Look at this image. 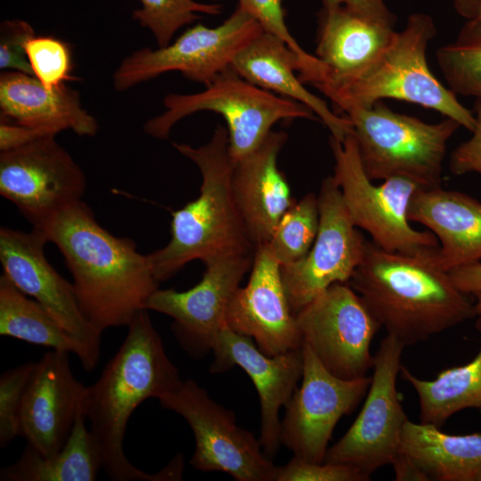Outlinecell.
<instances>
[{"label":"cell","instance_id":"cell-1","mask_svg":"<svg viewBox=\"0 0 481 481\" xmlns=\"http://www.w3.org/2000/svg\"><path fill=\"white\" fill-rule=\"evenodd\" d=\"M127 334L99 379L86 387L82 406L99 447L102 469L114 481L182 480L183 461L179 455L161 470L151 474L126 458L123 442L128 420L146 399L175 390L182 379L168 358L148 310L136 314Z\"/></svg>","mask_w":481,"mask_h":481},{"label":"cell","instance_id":"cell-2","mask_svg":"<svg viewBox=\"0 0 481 481\" xmlns=\"http://www.w3.org/2000/svg\"><path fill=\"white\" fill-rule=\"evenodd\" d=\"M39 230L62 254L84 314L102 331L127 326L159 289L147 255L102 227L83 200Z\"/></svg>","mask_w":481,"mask_h":481},{"label":"cell","instance_id":"cell-3","mask_svg":"<svg viewBox=\"0 0 481 481\" xmlns=\"http://www.w3.org/2000/svg\"><path fill=\"white\" fill-rule=\"evenodd\" d=\"M434 253L388 252L367 240L349 281L387 335L405 346L477 316L474 304L436 265Z\"/></svg>","mask_w":481,"mask_h":481},{"label":"cell","instance_id":"cell-4","mask_svg":"<svg viewBox=\"0 0 481 481\" xmlns=\"http://www.w3.org/2000/svg\"><path fill=\"white\" fill-rule=\"evenodd\" d=\"M173 146L199 167L201 185L195 200L172 212L167 244L147 255L159 283L195 259L204 263L256 250L234 200L235 163L229 151L227 128L217 125L211 139L199 147L178 143Z\"/></svg>","mask_w":481,"mask_h":481},{"label":"cell","instance_id":"cell-5","mask_svg":"<svg viewBox=\"0 0 481 481\" xmlns=\"http://www.w3.org/2000/svg\"><path fill=\"white\" fill-rule=\"evenodd\" d=\"M436 33L429 15L413 13L405 27L395 31L381 55L363 72L317 88L342 112L352 106L367 107L383 99H396L434 110L472 132L474 113L428 68L427 48Z\"/></svg>","mask_w":481,"mask_h":481},{"label":"cell","instance_id":"cell-6","mask_svg":"<svg viewBox=\"0 0 481 481\" xmlns=\"http://www.w3.org/2000/svg\"><path fill=\"white\" fill-rule=\"evenodd\" d=\"M363 168L371 181L403 177L420 187H441L447 143L461 125L452 118L428 124L393 111L381 101L345 110Z\"/></svg>","mask_w":481,"mask_h":481},{"label":"cell","instance_id":"cell-7","mask_svg":"<svg viewBox=\"0 0 481 481\" xmlns=\"http://www.w3.org/2000/svg\"><path fill=\"white\" fill-rule=\"evenodd\" d=\"M163 105L165 111L144 124L147 135L165 140L181 119L196 112L212 111L225 120L229 151L234 163L256 150L278 121L315 117L305 104L249 82L232 66L219 73L203 91L168 94Z\"/></svg>","mask_w":481,"mask_h":481},{"label":"cell","instance_id":"cell-8","mask_svg":"<svg viewBox=\"0 0 481 481\" xmlns=\"http://www.w3.org/2000/svg\"><path fill=\"white\" fill-rule=\"evenodd\" d=\"M334 158V175L352 222L367 232L380 249L410 256H424L439 248L430 231H419L410 224L408 208L416 192L421 188L403 177L373 183L361 164L357 143L353 132L343 142L330 136Z\"/></svg>","mask_w":481,"mask_h":481},{"label":"cell","instance_id":"cell-9","mask_svg":"<svg viewBox=\"0 0 481 481\" xmlns=\"http://www.w3.org/2000/svg\"><path fill=\"white\" fill-rule=\"evenodd\" d=\"M263 28L242 6L220 25L196 24L164 47H144L126 56L112 76L113 87L126 91L164 73L179 71L205 86L232 66L237 53L259 36Z\"/></svg>","mask_w":481,"mask_h":481},{"label":"cell","instance_id":"cell-10","mask_svg":"<svg viewBox=\"0 0 481 481\" xmlns=\"http://www.w3.org/2000/svg\"><path fill=\"white\" fill-rule=\"evenodd\" d=\"M158 400L191 427L194 469L225 472L238 481H276L279 467L262 451L260 440L239 427L233 412L210 398L194 380H183Z\"/></svg>","mask_w":481,"mask_h":481},{"label":"cell","instance_id":"cell-11","mask_svg":"<svg viewBox=\"0 0 481 481\" xmlns=\"http://www.w3.org/2000/svg\"><path fill=\"white\" fill-rule=\"evenodd\" d=\"M404 346L391 335L381 341L363 408L345 435L327 450L324 461L355 467L371 477L399 454L408 420L396 390Z\"/></svg>","mask_w":481,"mask_h":481},{"label":"cell","instance_id":"cell-12","mask_svg":"<svg viewBox=\"0 0 481 481\" xmlns=\"http://www.w3.org/2000/svg\"><path fill=\"white\" fill-rule=\"evenodd\" d=\"M48 242L37 228L23 232L0 229V261L4 274L21 292L39 303L74 338L83 368L92 371L99 363L101 336L84 314L72 283L64 279L45 255Z\"/></svg>","mask_w":481,"mask_h":481},{"label":"cell","instance_id":"cell-13","mask_svg":"<svg viewBox=\"0 0 481 481\" xmlns=\"http://www.w3.org/2000/svg\"><path fill=\"white\" fill-rule=\"evenodd\" d=\"M86 188L83 170L55 135L0 153V193L33 228L82 200Z\"/></svg>","mask_w":481,"mask_h":481},{"label":"cell","instance_id":"cell-14","mask_svg":"<svg viewBox=\"0 0 481 481\" xmlns=\"http://www.w3.org/2000/svg\"><path fill=\"white\" fill-rule=\"evenodd\" d=\"M295 316L303 342L333 375L354 379L373 367L370 348L381 325L350 285H331Z\"/></svg>","mask_w":481,"mask_h":481},{"label":"cell","instance_id":"cell-15","mask_svg":"<svg viewBox=\"0 0 481 481\" xmlns=\"http://www.w3.org/2000/svg\"><path fill=\"white\" fill-rule=\"evenodd\" d=\"M319 229L300 261L281 267L293 314L335 283L349 282L363 261L367 240L354 224L333 176L326 177L317 196Z\"/></svg>","mask_w":481,"mask_h":481},{"label":"cell","instance_id":"cell-16","mask_svg":"<svg viewBox=\"0 0 481 481\" xmlns=\"http://www.w3.org/2000/svg\"><path fill=\"white\" fill-rule=\"evenodd\" d=\"M302 355V383L286 405L281 441L294 456L320 463L336 424L359 404L371 377L344 379L333 375L304 342Z\"/></svg>","mask_w":481,"mask_h":481},{"label":"cell","instance_id":"cell-17","mask_svg":"<svg viewBox=\"0 0 481 481\" xmlns=\"http://www.w3.org/2000/svg\"><path fill=\"white\" fill-rule=\"evenodd\" d=\"M254 254L211 258L206 262L201 280L184 291L156 289L145 309L168 315L172 330L184 350L194 357L212 350L215 339L226 326L229 303L246 273L251 269Z\"/></svg>","mask_w":481,"mask_h":481},{"label":"cell","instance_id":"cell-18","mask_svg":"<svg viewBox=\"0 0 481 481\" xmlns=\"http://www.w3.org/2000/svg\"><path fill=\"white\" fill-rule=\"evenodd\" d=\"M225 322L232 330L254 338L266 355L301 347L303 338L288 301L281 265L267 243L256 249L248 284L232 296Z\"/></svg>","mask_w":481,"mask_h":481},{"label":"cell","instance_id":"cell-19","mask_svg":"<svg viewBox=\"0 0 481 481\" xmlns=\"http://www.w3.org/2000/svg\"><path fill=\"white\" fill-rule=\"evenodd\" d=\"M212 351L211 372L239 366L253 381L260 401V443L264 452L273 456L281 441L279 411L289 402L303 374L301 347L273 356L265 355L250 337L232 330L227 325L217 334Z\"/></svg>","mask_w":481,"mask_h":481},{"label":"cell","instance_id":"cell-20","mask_svg":"<svg viewBox=\"0 0 481 481\" xmlns=\"http://www.w3.org/2000/svg\"><path fill=\"white\" fill-rule=\"evenodd\" d=\"M68 352L50 350L36 365L20 412V436L44 456L58 452L72 430L86 386L72 373Z\"/></svg>","mask_w":481,"mask_h":481},{"label":"cell","instance_id":"cell-21","mask_svg":"<svg viewBox=\"0 0 481 481\" xmlns=\"http://www.w3.org/2000/svg\"><path fill=\"white\" fill-rule=\"evenodd\" d=\"M287 138L285 132L272 130L256 150L234 166V200L255 249L268 243L281 216L296 202L278 167V156Z\"/></svg>","mask_w":481,"mask_h":481},{"label":"cell","instance_id":"cell-22","mask_svg":"<svg viewBox=\"0 0 481 481\" xmlns=\"http://www.w3.org/2000/svg\"><path fill=\"white\" fill-rule=\"evenodd\" d=\"M1 116L56 135L69 129L80 136H94L97 119L82 107L78 91L66 83L45 87L35 76L7 70L0 76Z\"/></svg>","mask_w":481,"mask_h":481},{"label":"cell","instance_id":"cell-23","mask_svg":"<svg viewBox=\"0 0 481 481\" xmlns=\"http://www.w3.org/2000/svg\"><path fill=\"white\" fill-rule=\"evenodd\" d=\"M408 219L426 226L439 248L433 257L443 270L481 260V202L457 191L420 188L408 208Z\"/></svg>","mask_w":481,"mask_h":481},{"label":"cell","instance_id":"cell-24","mask_svg":"<svg viewBox=\"0 0 481 481\" xmlns=\"http://www.w3.org/2000/svg\"><path fill=\"white\" fill-rule=\"evenodd\" d=\"M395 33L393 27L368 20L344 7H322L315 49L322 66L311 85L317 88L357 76L381 55Z\"/></svg>","mask_w":481,"mask_h":481},{"label":"cell","instance_id":"cell-25","mask_svg":"<svg viewBox=\"0 0 481 481\" xmlns=\"http://www.w3.org/2000/svg\"><path fill=\"white\" fill-rule=\"evenodd\" d=\"M300 58L280 37L263 31L234 57L232 67L243 78L267 91L307 106L343 142L353 132L347 117L331 110L326 102L305 88L296 72Z\"/></svg>","mask_w":481,"mask_h":481},{"label":"cell","instance_id":"cell-26","mask_svg":"<svg viewBox=\"0 0 481 481\" xmlns=\"http://www.w3.org/2000/svg\"><path fill=\"white\" fill-rule=\"evenodd\" d=\"M438 428L408 420L403 428L400 452L428 480L473 481L481 465V434L450 435Z\"/></svg>","mask_w":481,"mask_h":481},{"label":"cell","instance_id":"cell-27","mask_svg":"<svg viewBox=\"0 0 481 481\" xmlns=\"http://www.w3.org/2000/svg\"><path fill=\"white\" fill-rule=\"evenodd\" d=\"M79 408L69 438L53 455L44 456L27 443L20 457L1 469L2 481H94L102 468L99 447Z\"/></svg>","mask_w":481,"mask_h":481},{"label":"cell","instance_id":"cell-28","mask_svg":"<svg viewBox=\"0 0 481 481\" xmlns=\"http://www.w3.org/2000/svg\"><path fill=\"white\" fill-rule=\"evenodd\" d=\"M476 327L481 330V315ZM402 378L416 391L421 423L441 427L458 412L474 408L481 413V349L469 363L449 368L425 380L402 366Z\"/></svg>","mask_w":481,"mask_h":481},{"label":"cell","instance_id":"cell-29","mask_svg":"<svg viewBox=\"0 0 481 481\" xmlns=\"http://www.w3.org/2000/svg\"><path fill=\"white\" fill-rule=\"evenodd\" d=\"M0 334L77 355L74 338L35 299L0 277Z\"/></svg>","mask_w":481,"mask_h":481},{"label":"cell","instance_id":"cell-30","mask_svg":"<svg viewBox=\"0 0 481 481\" xmlns=\"http://www.w3.org/2000/svg\"><path fill=\"white\" fill-rule=\"evenodd\" d=\"M436 61L455 94L481 100V24L468 20L456 40L437 50Z\"/></svg>","mask_w":481,"mask_h":481},{"label":"cell","instance_id":"cell-31","mask_svg":"<svg viewBox=\"0 0 481 481\" xmlns=\"http://www.w3.org/2000/svg\"><path fill=\"white\" fill-rule=\"evenodd\" d=\"M318 229V199L314 192H309L284 213L267 243L281 267L295 264L306 256Z\"/></svg>","mask_w":481,"mask_h":481},{"label":"cell","instance_id":"cell-32","mask_svg":"<svg viewBox=\"0 0 481 481\" xmlns=\"http://www.w3.org/2000/svg\"><path fill=\"white\" fill-rule=\"evenodd\" d=\"M142 7L133 12V19L154 36L159 47L170 44L182 27L201 18L198 13L217 15L220 4L200 3L194 0H140Z\"/></svg>","mask_w":481,"mask_h":481},{"label":"cell","instance_id":"cell-33","mask_svg":"<svg viewBox=\"0 0 481 481\" xmlns=\"http://www.w3.org/2000/svg\"><path fill=\"white\" fill-rule=\"evenodd\" d=\"M26 53L35 76L45 87L54 88L70 80L72 57L69 46L50 36H33L26 44Z\"/></svg>","mask_w":481,"mask_h":481},{"label":"cell","instance_id":"cell-34","mask_svg":"<svg viewBox=\"0 0 481 481\" xmlns=\"http://www.w3.org/2000/svg\"><path fill=\"white\" fill-rule=\"evenodd\" d=\"M36 362L4 371L0 377V447L20 436V412L25 391Z\"/></svg>","mask_w":481,"mask_h":481},{"label":"cell","instance_id":"cell-35","mask_svg":"<svg viewBox=\"0 0 481 481\" xmlns=\"http://www.w3.org/2000/svg\"><path fill=\"white\" fill-rule=\"evenodd\" d=\"M240 6L249 12L265 32L281 40L300 58V70L306 69L315 60V55L306 52L290 34L286 21L281 0H238Z\"/></svg>","mask_w":481,"mask_h":481},{"label":"cell","instance_id":"cell-36","mask_svg":"<svg viewBox=\"0 0 481 481\" xmlns=\"http://www.w3.org/2000/svg\"><path fill=\"white\" fill-rule=\"evenodd\" d=\"M359 469L342 463L310 462L294 456L278 468L276 481H366Z\"/></svg>","mask_w":481,"mask_h":481},{"label":"cell","instance_id":"cell-37","mask_svg":"<svg viewBox=\"0 0 481 481\" xmlns=\"http://www.w3.org/2000/svg\"><path fill=\"white\" fill-rule=\"evenodd\" d=\"M35 36L33 27L22 20H6L0 26V69L33 75L26 44Z\"/></svg>","mask_w":481,"mask_h":481},{"label":"cell","instance_id":"cell-38","mask_svg":"<svg viewBox=\"0 0 481 481\" xmlns=\"http://www.w3.org/2000/svg\"><path fill=\"white\" fill-rule=\"evenodd\" d=\"M474 115L476 126L471 137L451 154L450 170L457 175L470 172L481 174V100L476 99Z\"/></svg>","mask_w":481,"mask_h":481},{"label":"cell","instance_id":"cell-39","mask_svg":"<svg viewBox=\"0 0 481 481\" xmlns=\"http://www.w3.org/2000/svg\"><path fill=\"white\" fill-rule=\"evenodd\" d=\"M322 7H344L368 20L388 27H395V17L384 0H322Z\"/></svg>","mask_w":481,"mask_h":481},{"label":"cell","instance_id":"cell-40","mask_svg":"<svg viewBox=\"0 0 481 481\" xmlns=\"http://www.w3.org/2000/svg\"><path fill=\"white\" fill-rule=\"evenodd\" d=\"M53 135L41 130L16 124L5 120L0 123V151H12L35 142L44 136Z\"/></svg>","mask_w":481,"mask_h":481},{"label":"cell","instance_id":"cell-41","mask_svg":"<svg viewBox=\"0 0 481 481\" xmlns=\"http://www.w3.org/2000/svg\"><path fill=\"white\" fill-rule=\"evenodd\" d=\"M452 282L462 293H481V262L458 266L448 272Z\"/></svg>","mask_w":481,"mask_h":481},{"label":"cell","instance_id":"cell-42","mask_svg":"<svg viewBox=\"0 0 481 481\" xmlns=\"http://www.w3.org/2000/svg\"><path fill=\"white\" fill-rule=\"evenodd\" d=\"M395 470V480H428L419 467L404 453L399 452L391 464Z\"/></svg>","mask_w":481,"mask_h":481},{"label":"cell","instance_id":"cell-43","mask_svg":"<svg viewBox=\"0 0 481 481\" xmlns=\"http://www.w3.org/2000/svg\"><path fill=\"white\" fill-rule=\"evenodd\" d=\"M455 11L463 18L471 20L476 17L480 0H452Z\"/></svg>","mask_w":481,"mask_h":481},{"label":"cell","instance_id":"cell-44","mask_svg":"<svg viewBox=\"0 0 481 481\" xmlns=\"http://www.w3.org/2000/svg\"><path fill=\"white\" fill-rule=\"evenodd\" d=\"M476 297V303L474 304V309L476 315H481V293L474 295Z\"/></svg>","mask_w":481,"mask_h":481},{"label":"cell","instance_id":"cell-45","mask_svg":"<svg viewBox=\"0 0 481 481\" xmlns=\"http://www.w3.org/2000/svg\"><path fill=\"white\" fill-rule=\"evenodd\" d=\"M473 481H481V465L477 469Z\"/></svg>","mask_w":481,"mask_h":481},{"label":"cell","instance_id":"cell-46","mask_svg":"<svg viewBox=\"0 0 481 481\" xmlns=\"http://www.w3.org/2000/svg\"><path fill=\"white\" fill-rule=\"evenodd\" d=\"M473 19L476 20L479 24H481V0H480L477 13L476 17L473 18Z\"/></svg>","mask_w":481,"mask_h":481}]
</instances>
